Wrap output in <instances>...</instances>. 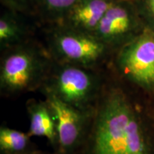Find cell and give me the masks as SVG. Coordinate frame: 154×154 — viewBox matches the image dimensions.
<instances>
[{
    "label": "cell",
    "instance_id": "1",
    "mask_svg": "<svg viewBox=\"0 0 154 154\" xmlns=\"http://www.w3.org/2000/svg\"><path fill=\"white\" fill-rule=\"evenodd\" d=\"M92 154H150L139 117L122 92H111L100 108Z\"/></svg>",
    "mask_w": 154,
    "mask_h": 154
},
{
    "label": "cell",
    "instance_id": "2",
    "mask_svg": "<svg viewBox=\"0 0 154 154\" xmlns=\"http://www.w3.org/2000/svg\"><path fill=\"white\" fill-rule=\"evenodd\" d=\"M5 51L0 67L3 91L14 94L29 91L43 81L49 62L41 50L24 43Z\"/></svg>",
    "mask_w": 154,
    "mask_h": 154
},
{
    "label": "cell",
    "instance_id": "3",
    "mask_svg": "<svg viewBox=\"0 0 154 154\" xmlns=\"http://www.w3.org/2000/svg\"><path fill=\"white\" fill-rule=\"evenodd\" d=\"M50 33L51 54L59 63L88 68L100 62L109 49L94 34L53 25Z\"/></svg>",
    "mask_w": 154,
    "mask_h": 154
},
{
    "label": "cell",
    "instance_id": "4",
    "mask_svg": "<svg viewBox=\"0 0 154 154\" xmlns=\"http://www.w3.org/2000/svg\"><path fill=\"white\" fill-rule=\"evenodd\" d=\"M134 0H113L94 35L109 49H119L145 30Z\"/></svg>",
    "mask_w": 154,
    "mask_h": 154
},
{
    "label": "cell",
    "instance_id": "5",
    "mask_svg": "<svg viewBox=\"0 0 154 154\" xmlns=\"http://www.w3.org/2000/svg\"><path fill=\"white\" fill-rule=\"evenodd\" d=\"M116 65L128 79L154 91V32L145 30L118 50Z\"/></svg>",
    "mask_w": 154,
    "mask_h": 154
},
{
    "label": "cell",
    "instance_id": "6",
    "mask_svg": "<svg viewBox=\"0 0 154 154\" xmlns=\"http://www.w3.org/2000/svg\"><path fill=\"white\" fill-rule=\"evenodd\" d=\"M84 67L60 63L44 89L73 106L86 111L97 91V82Z\"/></svg>",
    "mask_w": 154,
    "mask_h": 154
},
{
    "label": "cell",
    "instance_id": "7",
    "mask_svg": "<svg viewBox=\"0 0 154 154\" xmlns=\"http://www.w3.org/2000/svg\"><path fill=\"white\" fill-rule=\"evenodd\" d=\"M44 93L55 117L58 144L61 151L69 153L82 139L86 124L85 111L61 101L48 90L44 89Z\"/></svg>",
    "mask_w": 154,
    "mask_h": 154
},
{
    "label": "cell",
    "instance_id": "8",
    "mask_svg": "<svg viewBox=\"0 0 154 154\" xmlns=\"http://www.w3.org/2000/svg\"><path fill=\"white\" fill-rule=\"evenodd\" d=\"M113 0H78L58 24L94 34Z\"/></svg>",
    "mask_w": 154,
    "mask_h": 154
},
{
    "label": "cell",
    "instance_id": "9",
    "mask_svg": "<svg viewBox=\"0 0 154 154\" xmlns=\"http://www.w3.org/2000/svg\"><path fill=\"white\" fill-rule=\"evenodd\" d=\"M29 116L30 136L44 137L51 144H58L57 123L51 107L47 101H31L27 103Z\"/></svg>",
    "mask_w": 154,
    "mask_h": 154
},
{
    "label": "cell",
    "instance_id": "10",
    "mask_svg": "<svg viewBox=\"0 0 154 154\" xmlns=\"http://www.w3.org/2000/svg\"><path fill=\"white\" fill-rule=\"evenodd\" d=\"M24 15L3 7L0 17V47L2 50L5 51L25 43L26 27L22 19Z\"/></svg>",
    "mask_w": 154,
    "mask_h": 154
},
{
    "label": "cell",
    "instance_id": "11",
    "mask_svg": "<svg viewBox=\"0 0 154 154\" xmlns=\"http://www.w3.org/2000/svg\"><path fill=\"white\" fill-rule=\"evenodd\" d=\"M78 0H38L35 16L42 22L59 24L66 12Z\"/></svg>",
    "mask_w": 154,
    "mask_h": 154
},
{
    "label": "cell",
    "instance_id": "12",
    "mask_svg": "<svg viewBox=\"0 0 154 154\" xmlns=\"http://www.w3.org/2000/svg\"><path fill=\"white\" fill-rule=\"evenodd\" d=\"M30 137L29 134L2 126L0 128V149L7 154H19L27 149Z\"/></svg>",
    "mask_w": 154,
    "mask_h": 154
},
{
    "label": "cell",
    "instance_id": "13",
    "mask_svg": "<svg viewBox=\"0 0 154 154\" xmlns=\"http://www.w3.org/2000/svg\"><path fill=\"white\" fill-rule=\"evenodd\" d=\"M2 7L9 10L31 16H35L38 0H0Z\"/></svg>",
    "mask_w": 154,
    "mask_h": 154
},
{
    "label": "cell",
    "instance_id": "14",
    "mask_svg": "<svg viewBox=\"0 0 154 154\" xmlns=\"http://www.w3.org/2000/svg\"><path fill=\"white\" fill-rule=\"evenodd\" d=\"M146 29L154 32V0H134Z\"/></svg>",
    "mask_w": 154,
    "mask_h": 154
}]
</instances>
